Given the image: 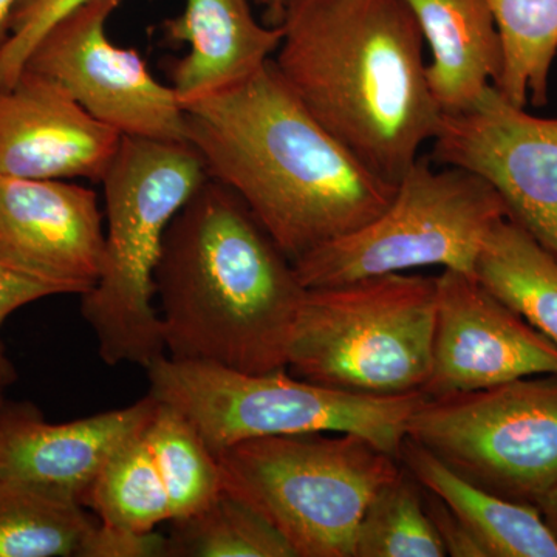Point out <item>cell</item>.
<instances>
[{
	"mask_svg": "<svg viewBox=\"0 0 557 557\" xmlns=\"http://www.w3.org/2000/svg\"><path fill=\"white\" fill-rule=\"evenodd\" d=\"M185 116L209 177L240 197L293 263L368 225L397 193L310 115L273 60Z\"/></svg>",
	"mask_w": 557,
	"mask_h": 557,
	"instance_id": "obj_1",
	"label": "cell"
},
{
	"mask_svg": "<svg viewBox=\"0 0 557 557\" xmlns=\"http://www.w3.org/2000/svg\"><path fill=\"white\" fill-rule=\"evenodd\" d=\"M278 27L273 64L289 90L368 170L398 185L443 116L406 0H292Z\"/></svg>",
	"mask_w": 557,
	"mask_h": 557,
	"instance_id": "obj_2",
	"label": "cell"
},
{
	"mask_svg": "<svg viewBox=\"0 0 557 557\" xmlns=\"http://www.w3.org/2000/svg\"><path fill=\"white\" fill-rule=\"evenodd\" d=\"M153 282L168 357L247 373L287 370L307 288L218 180L209 177L172 219Z\"/></svg>",
	"mask_w": 557,
	"mask_h": 557,
	"instance_id": "obj_3",
	"label": "cell"
},
{
	"mask_svg": "<svg viewBox=\"0 0 557 557\" xmlns=\"http://www.w3.org/2000/svg\"><path fill=\"white\" fill-rule=\"evenodd\" d=\"M208 178L189 141L121 137L101 180L104 265L97 285L81 296L106 364L146 369L166 355L153 276L172 219Z\"/></svg>",
	"mask_w": 557,
	"mask_h": 557,
	"instance_id": "obj_4",
	"label": "cell"
},
{
	"mask_svg": "<svg viewBox=\"0 0 557 557\" xmlns=\"http://www.w3.org/2000/svg\"><path fill=\"white\" fill-rule=\"evenodd\" d=\"M435 310L437 276L391 273L307 289L287 370L348 394L421 392L431 373Z\"/></svg>",
	"mask_w": 557,
	"mask_h": 557,
	"instance_id": "obj_5",
	"label": "cell"
},
{
	"mask_svg": "<svg viewBox=\"0 0 557 557\" xmlns=\"http://www.w3.org/2000/svg\"><path fill=\"white\" fill-rule=\"evenodd\" d=\"M218 463L222 490L269 520L296 557H355L362 512L401 469L368 438L339 432L245 440Z\"/></svg>",
	"mask_w": 557,
	"mask_h": 557,
	"instance_id": "obj_6",
	"label": "cell"
},
{
	"mask_svg": "<svg viewBox=\"0 0 557 557\" xmlns=\"http://www.w3.org/2000/svg\"><path fill=\"white\" fill-rule=\"evenodd\" d=\"M148 370L149 395L177 409L215 457L245 440L339 432L368 438L399 458L409 418L426 394H348L296 379L287 370L247 373L163 355Z\"/></svg>",
	"mask_w": 557,
	"mask_h": 557,
	"instance_id": "obj_7",
	"label": "cell"
},
{
	"mask_svg": "<svg viewBox=\"0 0 557 557\" xmlns=\"http://www.w3.org/2000/svg\"><path fill=\"white\" fill-rule=\"evenodd\" d=\"M504 219L507 208L485 180L460 168L434 170L418 157L380 215L293 265L307 289L426 267L474 274L483 242Z\"/></svg>",
	"mask_w": 557,
	"mask_h": 557,
	"instance_id": "obj_8",
	"label": "cell"
},
{
	"mask_svg": "<svg viewBox=\"0 0 557 557\" xmlns=\"http://www.w3.org/2000/svg\"><path fill=\"white\" fill-rule=\"evenodd\" d=\"M406 437L482 490L537 507L557 486V373L426 395Z\"/></svg>",
	"mask_w": 557,
	"mask_h": 557,
	"instance_id": "obj_9",
	"label": "cell"
},
{
	"mask_svg": "<svg viewBox=\"0 0 557 557\" xmlns=\"http://www.w3.org/2000/svg\"><path fill=\"white\" fill-rule=\"evenodd\" d=\"M124 0H87L33 47L24 70L49 78L121 137L188 141L185 109L135 49L116 46L106 25ZM22 70V72H24Z\"/></svg>",
	"mask_w": 557,
	"mask_h": 557,
	"instance_id": "obj_10",
	"label": "cell"
},
{
	"mask_svg": "<svg viewBox=\"0 0 557 557\" xmlns=\"http://www.w3.org/2000/svg\"><path fill=\"white\" fill-rule=\"evenodd\" d=\"M431 160L490 183L508 219L557 256V119L531 115L496 86L443 115Z\"/></svg>",
	"mask_w": 557,
	"mask_h": 557,
	"instance_id": "obj_11",
	"label": "cell"
},
{
	"mask_svg": "<svg viewBox=\"0 0 557 557\" xmlns=\"http://www.w3.org/2000/svg\"><path fill=\"white\" fill-rule=\"evenodd\" d=\"M557 373V346L472 276H437L428 397L461 394Z\"/></svg>",
	"mask_w": 557,
	"mask_h": 557,
	"instance_id": "obj_12",
	"label": "cell"
},
{
	"mask_svg": "<svg viewBox=\"0 0 557 557\" xmlns=\"http://www.w3.org/2000/svg\"><path fill=\"white\" fill-rule=\"evenodd\" d=\"M104 215L95 190L64 180L0 178V263L86 295L104 265Z\"/></svg>",
	"mask_w": 557,
	"mask_h": 557,
	"instance_id": "obj_13",
	"label": "cell"
},
{
	"mask_svg": "<svg viewBox=\"0 0 557 557\" xmlns=\"http://www.w3.org/2000/svg\"><path fill=\"white\" fill-rule=\"evenodd\" d=\"M157 399L69 423H50L30 403H0V478L86 507L113 454L145 431Z\"/></svg>",
	"mask_w": 557,
	"mask_h": 557,
	"instance_id": "obj_14",
	"label": "cell"
},
{
	"mask_svg": "<svg viewBox=\"0 0 557 557\" xmlns=\"http://www.w3.org/2000/svg\"><path fill=\"white\" fill-rule=\"evenodd\" d=\"M120 141L49 78L24 70L0 89V178L101 182Z\"/></svg>",
	"mask_w": 557,
	"mask_h": 557,
	"instance_id": "obj_15",
	"label": "cell"
},
{
	"mask_svg": "<svg viewBox=\"0 0 557 557\" xmlns=\"http://www.w3.org/2000/svg\"><path fill=\"white\" fill-rule=\"evenodd\" d=\"M161 28L170 42L189 46L170 65V86L183 109L244 83L273 60L282 40V27L260 24L249 0H185L182 13Z\"/></svg>",
	"mask_w": 557,
	"mask_h": 557,
	"instance_id": "obj_16",
	"label": "cell"
},
{
	"mask_svg": "<svg viewBox=\"0 0 557 557\" xmlns=\"http://www.w3.org/2000/svg\"><path fill=\"white\" fill-rule=\"evenodd\" d=\"M431 49L429 91L443 115L468 109L496 86L504 49L485 0H406Z\"/></svg>",
	"mask_w": 557,
	"mask_h": 557,
	"instance_id": "obj_17",
	"label": "cell"
},
{
	"mask_svg": "<svg viewBox=\"0 0 557 557\" xmlns=\"http://www.w3.org/2000/svg\"><path fill=\"white\" fill-rule=\"evenodd\" d=\"M399 461L471 531L486 557H557V539L534 505L482 490L408 437Z\"/></svg>",
	"mask_w": 557,
	"mask_h": 557,
	"instance_id": "obj_18",
	"label": "cell"
},
{
	"mask_svg": "<svg viewBox=\"0 0 557 557\" xmlns=\"http://www.w3.org/2000/svg\"><path fill=\"white\" fill-rule=\"evenodd\" d=\"M472 276L557 346V256L518 223L491 230Z\"/></svg>",
	"mask_w": 557,
	"mask_h": 557,
	"instance_id": "obj_19",
	"label": "cell"
},
{
	"mask_svg": "<svg viewBox=\"0 0 557 557\" xmlns=\"http://www.w3.org/2000/svg\"><path fill=\"white\" fill-rule=\"evenodd\" d=\"M504 49L497 90L512 104L544 108L557 57V0H485Z\"/></svg>",
	"mask_w": 557,
	"mask_h": 557,
	"instance_id": "obj_20",
	"label": "cell"
},
{
	"mask_svg": "<svg viewBox=\"0 0 557 557\" xmlns=\"http://www.w3.org/2000/svg\"><path fill=\"white\" fill-rule=\"evenodd\" d=\"M94 523L76 502L0 478V557H76Z\"/></svg>",
	"mask_w": 557,
	"mask_h": 557,
	"instance_id": "obj_21",
	"label": "cell"
},
{
	"mask_svg": "<svg viewBox=\"0 0 557 557\" xmlns=\"http://www.w3.org/2000/svg\"><path fill=\"white\" fill-rule=\"evenodd\" d=\"M145 437L170 496L171 520L196 515L222 493L218 457L177 409L157 401Z\"/></svg>",
	"mask_w": 557,
	"mask_h": 557,
	"instance_id": "obj_22",
	"label": "cell"
},
{
	"mask_svg": "<svg viewBox=\"0 0 557 557\" xmlns=\"http://www.w3.org/2000/svg\"><path fill=\"white\" fill-rule=\"evenodd\" d=\"M171 522L166 557H296L269 520L223 490L207 508Z\"/></svg>",
	"mask_w": 557,
	"mask_h": 557,
	"instance_id": "obj_23",
	"label": "cell"
},
{
	"mask_svg": "<svg viewBox=\"0 0 557 557\" xmlns=\"http://www.w3.org/2000/svg\"><path fill=\"white\" fill-rule=\"evenodd\" d=\"M355 557H443L423 486L403 467L375 491L359 520Z\"/></svg>",
	"mask_w": 557,
	"mask_h": 557,
	"instance_id": "obj_24",
	"label": "cell"
},
{
	"mask_svg": "<svg viewBox=\"0 0 557 557\" xmlns=\"http://www.w3.org/2000/svg\"><path fill=\"white\" fill-rule=\"evenodd\" d=\"M86 507L101 522L131 530L152 531L171 522L170 496L145 431L113 454L91 487Z\"/></svg>",
	"mask_w": 557,
	"mask_h": 557,
	"instance_id": "obj_25",
	"label": "cell"
},
{
	"mask_svg": "<svg viewBox=\"0 0 557 557\" xmlns=\"http://www.w3.org/2000/svg\"><path fill=\"white\" fill-rule=\"evenodd\" d=\"M87 0H17L11 14L10 38L0 50V89L20 78L33 47L54 22Z\"/></svg>",
	"mask_w": 557,
	"mask_h": 557,
	"instance_id": "obj_26",
	"label": "cell"
},
{
	"mask_svg": "<svg viewBox=\"0 0 557 557\" xmlns=\"http://www.w3.org/2000/svg\"><path fill=\"white\" fill-rule=\"evenodd\" d=\"M166 553L168 537L156 530H131L98 520L81 542L76 557H166Z\"/></svg>",
	"mask_w": 557,
	"mask_h": 557,
	"instance_id": "obj_27",
	"label": "cell"
},
{
	"mask_svg": "<svg viewBox=\"0 0 557 557\" xmlns=\"http://www.w3.org/2000/svg\"><path fill=\"white\" fill-rule=\"evenodd\" d=\"M57 295H62L61 289L49 282L0 263V329L14 311L36 300ZM2 354H5V348L0 341V355Z\"/></svg>",
	"mask_w": 557,
	"mask_h": 557,
	"instance_id": "obj_28",
	"label": "cell"
},
{
	"mask_svg": "<svg viewBox=\"0 0 557 557\" xmlns=\"http://www.w3.org/2000/svg\"><path fill=\"white\" fill-rule=\"evenodd\" d=\"M424 504L428 515L434 523L446 556L453 557H486L485 549L472 536L457 516L437 496L424 490Z\"/></svg>",
	"mask_w": 557,
	"mask_h": 557,
	"instance_id": "obj_29",
	"label": "cell"
},
{
	"mask_svg": "<svg viewBox=\"0 0 557 557\" xmlns=\"http://www.w3.org/2000/svg\"><path fill=\"white\" fill-rule=\"evenodd\" d=\"M537 508L545 523H547L549 530L553 531L557 539V486L539 502Z\"/></svg>",
	"mask_w": 557,
	"mask_h": 557,
	"instance_id": "obj_30",
	"label": "cell"
},
{
	"mask_svg": "<svg viewBox=\"0 0 557 557\" xmlns=\"http://www.w3.org/2000/svg\"><path fill=\"white\" fill-rule=\"evenodd\" d=\"M255 2L265 9V14H263L265 24L270 25V27H277L278 22L282 20V14H284V10L287 9L292 0H255Z\"/></svg>",
	"mask_w": 557,
	"mask_h": 557,
	"instance_id": "obj_31",
	"label": "cell"
},
{
	"mask_svg": "<svg viewBox=\"0 0 557 557\" xmlns=\"http://www.w3.org/2000/svg\"><path fill=\"white\" fill-rule=\"evenodd\" d=\"M17 0H0V50L10 38L11 14Z\"/></svg>",
	"mask_w": 557,
	"mask_h": 557,
	"instance_id": "obj_32",
	"label": "cell"
},
{
	"mask_svg": "<svg viewBox=\"0 0 557 557\" xmlns=\"http://www.w3.org/2000/svg\"><path fill=\"white\" fill-rule=\"evenodd\" d=\"M16 380L13 364L9 361L5 354L0 355V403L3 401V392Z\"/></svg>",
	"mask_w": 557,
	"mask_h": 557,
	"instance_id": "obj_33",
	"label": "cell"
}]
</instances>
